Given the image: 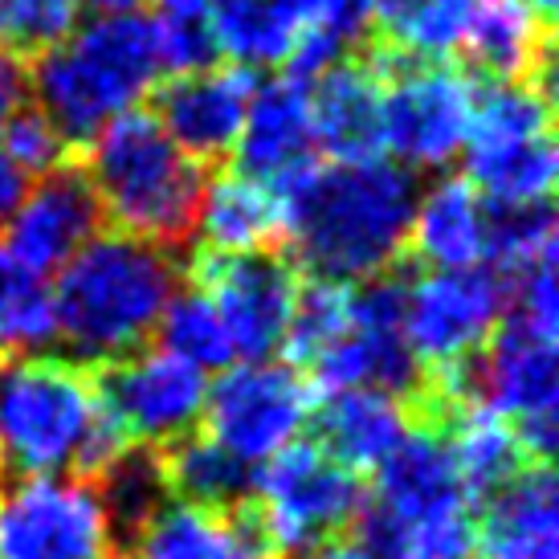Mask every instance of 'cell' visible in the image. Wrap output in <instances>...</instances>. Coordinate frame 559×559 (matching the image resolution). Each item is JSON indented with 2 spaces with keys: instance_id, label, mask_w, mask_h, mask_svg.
I'll return each mask as SVG.
<instances>
[{
  "instance_id": "obj_19",
  "label": "cell",
  "mask_w": 559,
  "mask_h": 559,
  "mask_svg": "<svg viewBox=\"0 0 559 559\" xmlns=\"http://www.w3.org/2000/svg\"><path fill=\"white\" fill-rule=\"evenodd\" d=\"M314 147L335 164L376 159L384 147V79L364 58H340L314 79L311 91Z\"/></svg>"
},
{
  "instance_id": "obj_7",
  "label": "cell",
  "mask_w": 559,
  "mask_h": 559,
  "mask_svg": "<svg viewBox=\"0 0 559 559\" xmlns=\"http://www.w3.org/2000/svg\"><path fill=\"white\" fill-rule=\"evenodd\" d=\"M469 185L486 204H547L556 188L551 94L535 82H486L474 91L466 135Z\"/></svg>"
},
{
  "instance_id": "obj_13",
  "label": "cell",
  "mask_w": 559,
  "mask_h": 559,
  "mask_svg": "<svg viewBox=\"0 0 559 559\" xmlns=\"http://www.w3.org/2000/svg\"><path fill=\"white\" fill-rule=\"evenodd\" d=\"M94 392L119 425L127 441L140 445H171L192 433L204 413V372L171 352H131L123 359L98 364Z\"/></svg>"
},
{
  "instance_id": "obj_6",
  "label": "cell",
  "mask_w": 559,
  "mask_h": 559,
  "mask_svg": "<svg viewBox=\"0 0 559 559\" xmlns=\"http://www.w3.org/2000/svg\"><path fill=\"white\" fill-rule=\"evenodd\" d=\"M364 481L314 441H290L253 474V495L241 507L246 523L274 559H314L356 527Z\"/></svg>"
},
{
  "instance_id": "obj_28",
  "label": "cell",
  "mask_w": 559,
  "mask_h": 559,
  "mask_svg": "<svg viewBox=\"0 0 559 559\" xmlns=\"http://www.w3.org/2000/svg\"><path fill=\"white\" fill-rule=\"evenodd\" d=\"M159 453H164L171 495L185 498L188 507L234 514L253 495V474L258 469L246 466L229 450H221L209 433H188L180 441L164 445Z\"/></svg>"
},
{
  "instance_id": "obj_29",
  "label": "cell",
  "mask_w": 559,
  "mask_h": 559,
  "mask_svg": "<svg viewBox=\"0 0 559 559\" xmlns=\"http://www.w3.org/2000/svg\"><path fill=\"white\" fill-rule=\"evenodd\" d=\"M98 498H103L110 535H115V547H119V559H123L127 547L143 535V527H147L164 507H171L164 453H159L156 445L123 450L103 474H98Z\"/></svg>"
},
{
  "instance_id": "obj_31",
  "label": "cell",
  "mask_w": 559,
  "mask_h": 559,
  "mask_svg": "<svg viewBox=\"0 0 559 559\" xmlns=\"http://www.w3.org/2000/svg\"><path fill=\"white\" fill-rule=\"evenodd\" d=\"M156 331L164 340V352H171V356L192 364V368H201V372L229 368V359L237 356L213 298L204 295L201 286H188L180 295H171Z\"/></svg>"
},
{
  "instance_id": "obj_17",
  "label": "cell",
  "mask_w": 559,
  "mask_h": 559,
  "mask_svg": "<svg viewBox=\"0 0 559 559\" xmlns=\"http://www.w3.org/2000/svg\"><path fill=\"white\" fill-rule=\"evenodd\" d=\"M462 49L466 62L490 82H535L556 98L551 21H544L527 0H478Z\"/></svg>"
},
{
  "instance_id": "obj_34",
  "label": "cell",
  "mask_w": 559,
  "mask_h": 559,
  "mask_svg": "<svg viewBox=\"0 0 559 559\" xmlns=\"http://www.w3.org/2000/svg\"><path fill=\"white\" fill-rule=\"evenodd\" d=\"M4 131H0V143L13 159L21 176H46L58 164H66V140L58 135V127L49 123L41 107H21L13 119H4Z\"/></svg>"
},
{
  "instance_id": "obj_32",
  "label": "cell",
  "mask_w": 559,
  "mask_h": 559,
  "mask_svg": "<svg viewBox=\"0 0 559 559\" xmlns=\"http://www.w3.org/2000/svg\"><path fill=\"white\" fill-rule=\"evenodd\" d=\"M347 323H352V286L319 278L311 286H302L295 298L290 326H286V340H282L290 368H307L323 347L340 340Z\"/></svg>"
},
{
  "instance_id": "obj_27",
  "label": "cell",
  "mask_w": 559,
  "mask_h": 559,
  "mask_svg": "<svg viewBox=\"0 0 559 559\" xmlns=\"http://www.w3.org/2000/svg\"><path fill=\"white\" fill-rule=\"evenodd\" d=\"M197 234H204V246L217 253H253L282 241V221L274 192L241 171H221L204 188Z\"/></svg>"
},
{
  "instance_id": "obj_40",
  "label": "cell",
  "mask_w": 559,
  "mask_h": 559,
  "mask_svg": "<svg viewBox=\"0 0 559 559\" xmlns=\"http://www.w3.org/2000/svg\"><path fill=\"white\" fill-rule=\"evenodd\" d=\"M314 559H368L356 544H331L326 551H319Z\"/></svg>"
},
{
  "instance_id": "obj_1",
  "label": "cell",
  "mask_w": 559,
  "mask_h": 559,
  "mask_svg": "<svg viewBox=\"0 0 559 559\" xmlns=\"http://www.w3.org/2000/svg\"><path fill=\"white\" fill-rule=\"evenodd\" d=\"M282 241L319 282H368L396 265L408 246L417 180L404 164H302L270 188Z\"/></svg>"
},
{
  "instance_id": "obj_21",
  "label": "cell",
  "mask_w": 559,
  "mask_h": 559,
  "mask_svg": "<svg viewBox=\"0 0 559 559\" xmlns=\"http://www.w3.org/2000/svg\"><path fill=\"white\" fill-rule=\"evenodd\" d=\"M481 559H559L556 478L547 462H531L490 498L474 527Z\"/></svg>"
},
{
  "instance_id": "obj_37",
  "label": "cell",
  "mask_w": 559,
  "mask_h": 559,
  "mask_svg": "<svg viewBox=\"0 0 559 559\" xmlns=\"http://www.w3.org/2000/svg\"><path fill=\"white\" fill-rule=\"evenodd\" d=\"M21 197H25V176H21V168L9 159L4 143H0V225L13 217V209Z\"/></svg>"
},
{
  "instance_id": "obj_33",
  "label": "cell",
  "mask_w": 559,
  "mask_h": 559,
  "mask_svg": "<svg viewBox=\"0 0 559 559\" xmlns=\"http://www.w3.org/2000/svg\"><path fill=\"white\" fill-rule=\"evenodd\" d=\"M74 21L79 0H0V49L37 62L74 33Z\"/></svg>"
},
{
  "instance_id": "obj_26",
  "label": "cell",
  "mask_w": 559,
  "mask_h": 559,
  "mask_svg": "<svg viewBox=\"0 0 559 559\" xmlns=\"http://www.w3.org/2000/svg\"><path fill=\"white\" fill-rule=\"evenodd\" d=\"M417 413V408H413ZM429 417L441 420V429L450 437L453 462H457V474H462V486H466L469 502H481L490 498L498 486L519 474V469L531 466L527 450L519 445L514 429L502 417H495L490 408H453V413H429Z\"/></svg>"
},
{
  "instance_id": "obj_12",
  "label": "cell",
  "mask_w": 559,
  "mask_h": 559,
  "mask_svg": "<svg viewBox=\"0 0 559 559\" xmlns=\"http://www.w3.org/2000/svg\"><path fill=\"white\" fill-rule=\"evenodd\" d=\"M192 286H201L204 295L213 298L237 356L265 359L286 340L302 278H298L295 262H286L282 253L204 249L192 262Z\"/></svg>"
},
{
  "instance_id": "obj_5",
  "label": "cell",
  "mask_w": 559,
  "mask_h": 559,
  "mask_svg": "<svg viewBox=\"0 0 559 559\" xmlns=\"http://www.w3.org/2000/svg\"><path fill=\"white\" fill-rule=\"evenodd\" d=\"M159 74L156 16L115 13L41 53L29 82L58 135L66 143H91L110 119L135 110Z\"/></svg>"
},
{
  "instance_id": "obj_20",
  "label": "cell",
  "mask_w": 559,
  "mask_h": 559,
  "mask_svg": "<svg viewBox=\"0 0 559 559\" xmlns=\"http://www.w3.org/2000/svg\"><path fill=\"white\" fill-rule=\"evenodd\" d=\"M314 384L331 396V392H389L396 401H413L425 384V368L417 364L408 335L401 323H372L352 311V323L340 340L323 347L319 356L307 364Z\"/></svg>"
},
{
  "instance_id": "obj_38",
  "label": "cell",
  "mask_w": 559,
  "mask_h": 559,
  "mask_svg": "<svg viewBox=\"0 0 559 559\" xmlns=\"http://www.w3.org/2000/svg\"><path fill=\"white\" fill-rule=\"evenodd\" d=\"M168 16H204L213 9V0H159Z\"/></svg>"
},
{
  "instance_id": "obj_2",
  "label": "cell",
  "mask_w": 559,
  "mask_h": 559,
  "mask_svg": "<svg viewBox=\"0 0 559 559\" xmlns=\"http://www.w3.org/2000/svg\"><path fill=\"white\" fill-rule=\"evenodd\" d=\"M127 450L86 364L58 356L0 359V466L21 478H98Z\"/></svg>"
},
{
  "instance_id": "obj_24",
  "label": "cell",
  "mask_w": 559,
  "mask_h": 559,
  "mask_svg": "<svg viewBox=\"0 0 559 559\" xmlns=\"http://www.w3.org/2000/svg\"><path fill=\"white\" fill-rule=\"evenodd\" d=\"M319 450H326L340 466L352 474L376 469L389 457L401 437L408 433V404L389 392H331L326 404H319Z\"/></svg>"
},
{
  "instance_id": "obj_23",
  "label": "cell",
  "mask_w": 559,
  "mask_h": 559,
  "mask_svg": "<svg viewBox=\"0 0 559 559\" xmlns=\"http://www.w3.org/2000/svg\"><path fill=\"white\" fill-rule=\"evenodd\" d=\"M490 204L466 176H445L417 197L408 246L433 270H466L486 262Z\"/></svg>"
},
{
  "instance_id": "obj_16",
  "label": "cell",
  "mask_w": 559,
  "mask_h": 559,
  "mask_svg": "<svg viewBox=\"0 0 559 559\" xmlns=\"http://www.w3.org/2000/svg\"><path fill=\"white\" fill-rule=\"evenodd\" d=\"M253 70L246 66H209L197 74H180L156 94V119L168 140L197 164L234 156L241 123H246Z\"/></svg>"
},
{
  "instance_id": "obj_30",
  "label": "cell",
  "mask_w": 559,
  "mask_h": 559,
  "mask_svg": "<svg viewBox=\"0 0 559 559\" xmlns=\"http://www.w3.org/2000/svg\"><path fill=\"white\" fill-rule=\"evenodd\" d=\"M53 340H58L53 290L37 270L13 258V249L0 241V352L37 356Z\"/></svg>"
},
{
  "instance_id": "obj_14",
  "label": "cell",
  "mask_w": 559,
  "mask_h": 559,
  "mask_svg": "<svg viewBox=\"0 0 559 559\" xmlns=\"http://www.w3.org/2000/svg\"><path fill=\"white\" fill-rule=\"evenodd\" d=\"M364 502L376 507L384 519H392L396 527H413L425 519H441V514H457L474 507L466 486H462L441 420L408 408V433L376 466V490Z\"/></svg>"
},
{
  "instance_id": "obj_8",
  "label": "cell",
  "mask_w": 559,
  "mask_h": 559,
  "mask_svg": "<svg viewBox=\"0 0 559 559\" xmlns=\"http://www.w3.org/2000/svg\"><path fill=\"white\" fill-rule=\"evenodd\" d=\"M368 62L384 79V147L404 168H445L462 156L478 82L445 62H413L376 37Z\"/></svg>"
},
{
  "instance_id": "obj_35",
  "label": "cell",
  "mask_w": 559,
  "mask_h": 559,
  "mask_svg": "<svg viewBox=\"0 0 559 559\" xmlns=\"http://www.w3.org/2000/svg\"><path fill=\"white\" fill-rule=\"evenodd\" d=\"M156 41H159V70H168L171 79L209 70L221 58L217 37H213L204 16H168V21H156Z\"/></svg>"
},
{
  "instance_id": "obj_41",
  "label": "cell",
  "mask_w": 559,
  "mask_h": 559,
  "mask_svg": "<svg viewBox=\"0 0 559 559\" xmlns=\"http://www.w3.org/2000/svg\"><path fill=\"white\" fill-rule=\"evenodd\" d=\"M527 4L544 16V21H551V16H556V0H527Z\"/></svg>"
},
{
  "instance_id": "obj_10",
  "label": "cell",
  "mask_w": 559,
  "mask_h": 559,
  "mask_svg": "<svg viewBox=\"0 0 559 559\" xmlns=\"http://www.w3.org/2000/svg\"><path fill=\"white\" fill-rule=\"evenodd\" d=\"M0 559H119L91 478L13 481L0 495Z\"/></svg>"
},
{
  "instance_id": "obj_3",
  "label": "cell",
  "mask_w": 559,
  "mask_h": 559,
  "mask_svg": "<svg viewBox=\"0 0 559 559\" xmlns=\"http://www.w3.org/2000/svg\"><path fill=\"white\" fill-rule=\"evenodd\" d=\"M176 295L171 249L127 234H94L58 270L53 323L79 364L98 368L131 356L152 340L159 314Z\"/></svg>"
},
{
  "instance_id": "obj_25",
  "label": "cell",
  "mask_w": 559,
  "mask_h": 559,
  "mask_svg": "<svg viewBox=\"0 0 559 559\" xmlns=\"http://www.w3.org/2000/svg\"><path fill=\"white\" fill-rule=\"evenodd\" d=\"M270 551L258 539V531L237 519L204 507H164V511L143 527V535L127 547L123 559H253Z\"/></svg>"
},
{
  "instance_id": "obj_36",
  "label": "cell",
  "mask_w": 559,
  "mask_h": 559,
  "mask_svg": "<svg viewBox=\"0 0 559 559\" xmlns=\"http://www.w3.org/2000/svg\"><path fill=\"white\" fill-rule=\"evenodd\" d=\"M29 70L25 62L9 53V49H0V123L4 119H13L16 110L25 107V98H29Z\"/></svg>"
},
{
  "instance_id": "obj_9",
  "label": "cell",
  "mask_w": 559,
  "mask_h": 559,
  "mask_svg": "<svg viewBox=\"0 0 559 559\" xmlns=\"http://www.w3.org/2000/svg\"><path fill=\"white\" fill-rule=\"evenodd\" d=\"M314 408L311 384L290 364L246 359L204 392V433L246 466L286 450Z\"/></svg>"
},
{
  "instance_id": "obj_22",
  "label": "cell",
  "mask_w": 559,
  "mask_h": 559,
  "mask_svg": "<svg viewBox=\"0 0 559 559\" xmlns=\"http://www.w3.org/2000/svg\"><path fill=\"white\" fill-rule=\"evenodd\" d=\"M335 0H213V37L234 66H278L302 33H323Z\"/></svg>"
},
{
  "instance_id": "obj_39",
  "label": "cell",
  "mask_w": 559,
  "mask_h": 559,
  "mask_svg": "<svg viewBox=\"0 0 559 559\" xmlns=\"http://www.w3.org/2000/svg\"><path fill=\"white\" fill-rule=\"evenodd\" d=\"M79 4H86V9H94V13L103 16H115V13H135L143 0H79Z\"/></svg>"
},
{
  "instance_id": "obj_18",
  "label": "cell",
  "mask_w": 559,
  "mask_h": 559,
  "mask_svg": "<svg viewBox=\"0 0 559 559\" xmlns=\"http://www.w3.org/2000/svg\"><path fill=\"white\" fill-rule=\"evenodd\" d=\"M314 152V127H311V91L307 82L282 79L253 86L249 94V110L241 135H237V171L258 180V185L274 188L286 180L290 171L311 164Z\"/></svg>"
},
{
  "instance_id": "obj_15",
  "label": "cell",
  "mask_w": 559,
  "mask_h": 559,
  "mask_svg": "<svg viewBox=\"0 0 559 559\" xmlns=\"http://www.w3.org/2000/svg\"><path fill=\"white\" fill-rule=\"evenodd\" d=\"M98 225H103V209L86 171L79 164H58L53 171L37 176V185L16 201L4 246L46 278L98 234Z\"/></svg>"
},
{
  "instance_id": "obj_11",
  "label": "cell",
  "mask_w": 559,
  "mask_h": 559,
  "mask_svg": "<svg viewBox=\"0 0 559 559\" xmlns=\"http://www.w3.org/2000/svg\"><path fill=\"white\" fill-rule=\"evenodd\" d=\"M507 311V278L495 265L466 270H429L425 278L408 282L404 335L425 372L462 364L495 335Z\"/></svg>"
},
{
  "instance_id": "obj_4",
  "label": "cell",
  "mask_w": 559,
  "mask_h": 559,
  "mask_svg": "<svg viewBox=\"0 0 559 559\" xmlns=\"http://www.w3.org/2000/svg\"><path fill=\"white\" fill-rule=\"evenodd\" d=\"M86 180L103 217L127 237L159 249L185 246L197 234L204 171L185 156L156 115L127 110L86 143Z\"/></svg>"
}]
</instances>
